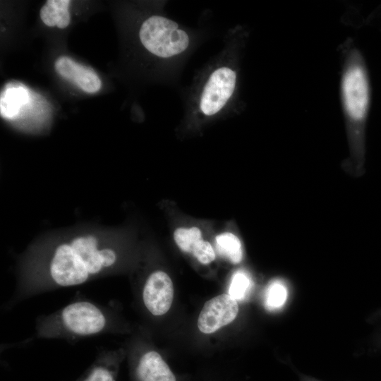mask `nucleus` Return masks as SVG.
I'll use <instances>...</instances> for the list:
<instances>
[{"instance_id": "nucleus-1", "label": "nucleus", "mask_w": 381, "mask_h": 381, "mask_svg": "<svg viewBox=\"0 0 381 381\" xmlns=\"http://www.w3.org/2000/svg\"><path fill=\"white\" fill-rule=\"evenodd\" d=\"M123 327L116 309L88 298H75L60 309L38 316L35 337L68 341L122 332Z\"/></svg>"}, {"instance_id": "nucleus-2", "label": "nucleus", "mask_w": 381, "mask_h": 381, "mask_svg": "<svg viewBox=\"0 0 381 381\" xmlns=\"http://www.w3.org/2000/svg\"><path fill=\"white\" fill-rule=\"evenodd\" d=\"M341 97L351 151L361 159L363 134L370 91L368 77L359 52L348 48L344 52Z\"/></svg>"}, {"instance_id": "nucleus-3", "label": "nucleus", "mask_w": 381, "mask_h": 381, "mask_svg": "<svg viewBox=\"0 0 381 381\" xmlns=\"http://www.w3.org/2000/svg\"><path fill=\"white\" fill-rule=\"evenodd\" d=\"M139 37L150 52L162 58L182 53L190 42L188 34L176 22L160 16H152L143 22Z\"/></svg>"}, {"instance_id": "nucleus-4", "label": "nucleus", "mask_w": 381, "mask_h": 381, "mask_svg": "<svg viewBox=\"0 0 381 381\" xmlns=\"http://www.w3.org/2000/svg\"><path fill=\"white\" fill-rule=\"evenodd\" d=\"M236 79V73L228 67H221L211 74L200 99L204 114L214 115L224 107L235 90Z\"/></svg>"}, {"instance_id": "nucleus-5", "label": "nucleus", "mask_w": 381, "mask_h": 381, "mask_svg": "<svg viewBox=\"0 0 381 381\" xmlns=\"http://www.w3.org/2000/svg\"><path fill=\"white\" fill-rule=\"evenodd\" d=\"M173 298V283L167 273L155 270L147 277L142 288L141 299L150 315L166 314L171 306Z\"/></svg>"}, {"instance_id": "nucleus-6", "label": "nucleus", "mask_w": 381, "mask_h": 381, "mask_svg": "<svg viewBox=\"0 0 381 381\" xmlns=\"http://www.w3.org/2000/svg\"><path fill=\"white\" fill-rule=\"evenodd\" d=\"M237 301L223 294L207 301L201 310L198 327L204 334H211L231 323L237 316Z\"/></svg>"}, {"instance_id": "nucleus-7", "label": "nucleus", "mask_w": 381, "mask_h": 381, "mask_svg": "<svg viewBox=\"0 0 381 381\" xmlns=\"http://www.w3.org/2000/svg\"><path fill=\"white\" fill-rule=\"evenodd\" d=\"M131 361V381H176L169 366L155 350H145Z\"/></svg>"}, {"instance_id": "nucleus-8", "label": "nucleus", "mask_w": 381, "mask_h": 381, "mask_svg": "<svg viewBox=\"0 0 381 381\" xmlns=\"http://www.w3.org/2000/svg\"><path fill=\"white\" fill-rule=\"evenodd\" d=\"M125 355L122 348L101 350L90 367L75 381H117Z\"/></svg>"}, {"instance_id": "nucleus-9", "label": "nucleus", "mask_w": 381, "mask_h": 381, "mask_svg": "<svg viewBox=\"0 0 381 381\" xmlns=\"http://www.w3.org/2000/svg\"><path fill=\"white\" fill-rule=\"evenodd\" d=\"M174 239L182 251L190 253L203 265L215 260L216 253L212 246L203 238L198 227H179L174 232Z\"/></svg>"}, {"instance_id": "nucleus-10", "label": "nucleus", "mask_w": 381, "mask_h": 381, "mask_svg": "<svg viewBox=\"0 0 381 381\" xmlns=\"http://www.w3.org/2000/svg\"><path fill=\"white\" fill-rule=\"evenodd\" d=\"M54 68L61 76L71 81L86 92L94 93L101 87V80L93 70L68 56H62L58 58L55 61Z\"/></svg>"}, {"instance_id": "nucleus-11", "label": "nucleus", "mask_w": 381, "mask_h": 381, "mask_svg": "<svg viewBox=\"0 0 381 381\" xmlns=\"http://www.w3.org/2000/svg\"><path fill=\"white\" fill-rule=\"evenodd\" d=\"M69 0H48L40 9V18L49 27L66 28L71 21Z\"/></svg>"}, {"instance_id": "nucleus-12", "label": "nucleus", "mask_w": 381, "mask_h": 381, "mask_svg": "<svg viewBox=\"0 0 381 381\" xmlns=\"http://www.w3.org/2000/svg\"><path fill=\"white\" fill-rule=\"evenodd\" d=\"M29 100V94L24 87H8L1 95V114L6 118H13Z\"/></svg>"}, {"instance_id": "nucleus-13", "label": "nucleus", "mask_w": 381, "mask_h": 381, "mask_svg": "<svg viewBox=\"0 0 381 381\" xmlns=\"http://www.w3.org/2000/svg\"><path fill=\"white\" fill-rule=\"evenodd\" d=\"M217 253L231 263L238 264L243 258L242 244L239 238L234 234L226 231L215 238Z\"/></svg>"}, {"instance_id": "nucleus-14", "label": "nucleus", "mask_w": 381, "mask_h": 381, "mask_svg": "<svg viewBox=\"0 0 381 381\" xmlns=\"http://www.w3.org/2000/svg\"><path fill=\"white\" fill-rule=\"evenodd\" d=\"M287 297L288 290L286 285L279 280L273 281L265 292V307L270 310H278L285 304Z\"/></svg>"}, {"instance_id": "nucleus-15", "label": "nucleus", "mask_w": 381, "mask_h": 381, "mask_svg": "<svg viewBox=\"0 0 381 381\" xmlns=\"http://www.w3.org/2000/svg\"><path fill=\"white\" fill-rule=\"evenodd\" d=\"M251 286V279L248 274L238 270L231 277L229 295L236 301H242L249 293Z\"/></svg>"}, {"instance_id": "nucleus-16", "label": "nucleus", "mask_w": 381, "mask_h": 381, "mask_svg": "<svg viewBox=\"0 0 381 381\" xmlns=\"http://www.w3.org/2000/svg\"><path fill=\"white\" fill-rule=\"evenodd\" d=\"M299 381H322V380H320L310 375L301 373L299 375Z\"/></svg>"}, {"instance_id": "nucleus-17", "label": "nucleus", "mask_w": 381, "mask_h": 381, "mask_svg": "<svg viewBox=\"0 0 381 381\" xmlns=\"http://www.w3.org/2000/svg\"><path fill=\"white\" fill-rule=\"evenodd\" d=\"M379 345H380V346L381 347V342H379Z\"/></svg>"}, {"instance_id": "nucleus-18", "label": "nucleus", "mask_w": 381, "mask_h": 381, "mask_svg": "<svg viewBox=\"0 0 381 381\" xmlns=\"http://www.w3.org/2000/svg\"><path fill=\"white\" fill-rule=\"evenodd\" d=\"M380 342H381V338H380Z\"/></svg>"}]
</instances>
